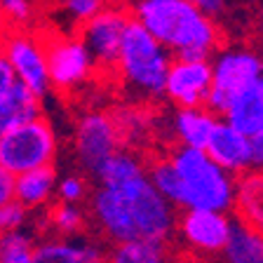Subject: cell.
I'll return each mask as SVG.
<instances>
[{
  "mask_svg": "<svg viewBox=\"0 0 263 263\" xmlns=\"http://www.w3.org/2000/svg\"><path fill=\"white\" fill-rule=\"evenodd\" d=\"M92 212L108 240L164 242L174 230V207L153 188L148 176L113 188H99L92 197Z\"/></svg>",
  "mask_w": 263,
  "mask_h": 263,
  "instance_id": "cell-1",
  "label": "cell"
},
{
  "mask_svg": "<svg viewBox=\"0 0 263 263\" xmlns=\"http://www.w3.org/2000/svg\"><path fill=\"white\" fill-rule=\"evenodd\" d=\"M153 188L172 207L226 214L235 202V179L209 160L204 151L181 146L172 158L146 172Z\"/></svg>",
  "mask_w": 263,
  "mask_h": 263,
  "instance_id": "cell-2",
  "label": "cell"
},
{
  "mask_svg": "<svg viewBox=\"0 0 263 263\" xmlns=\"http://www.w3.org/2000/svg\"><path fill=\"white\" fill-rule=\"evenodd\" d=\"M132 19L143 26L176 59L204 61L219 43L214 19L200 14L186 0H146L132 3Z\"/></svg>",
  "mask_w": 263,
  "mask_h": 263,
  "instance_id": "cell-3",
  "label": "cell"
},
{
  "mask_svg": "<svg viewBox=\"0 0 263 263\" xmlns=\"http://www.w3.org/2000/svg\"><path fill=\"white\" fill-rule=\"evenodd\" d=\"M170 64H172L170 52L146 28L139 26L132 19L120 45L118 66H115L120 71L122 80L134 92L155 97V94H162L164 89V78H167V71H170Z\"/></svg>",
  "mask_w": 263,
  "mask_h": 263,
  "instance_id": "cell-4",
  "label": "cell"
},
{
  "mask_svg": "<svg viewBox=\"0 0 263 263\" xmlns=\"http://www.w3.org/2000/svg\"><path fill=\"white\" fill-rule=\"evenodd\" d=\"M54 158L57 134L43 115L0 139V167L12 176L52 167Z\"/></svg>",
  "mask_w": 263,
  "mask_h": 263,
  "instance_id": "cell-5",
  "label": "cell"
},
{
  "mask_svg": "<svg viewBox=\"0 0 263 263\" xmlns=\"http://www.w3.org/2000/svg\"><path fill=\"white\" fill-rule=\"evenodd\" d=\"M263 76V59L245 47L221 52L212 61V89L204 101V110L216 118L228 110L230 101Z\"/></svg>",
  "mask_w": 263,
  "mask_h": 263,
  "instance_id": "cell-6",
  "label": "cell"
},
{
  "mask_svg": "<svg viewBox=\"0 0 263 263\" xmlns=\"http://www.w3.org/2000/svg\"><path fill=\"white\" fill-rule=\"evenodd\" d=\"M0 52L7 59L16 85L26 87L38 99L49 92L47 76V54L45 40L31 31H7L0 40Z\"/></svg>",
  "mask_w": 263,
  "mask_h": 263,
  "instance_id": "cell-7",
  "label": "cell"
},
{
  "mask_svg": "<svg viewBox=\"0 0 263 263\" xmlns=\"http://www.w3.org/2000/svg\"><path fill=\"white\" fill-rule=\"evenodd\" d=\"M129 22L132 16L125 7L106 5L97 16H92L89 22L82 24L80 40L87 47L94 64L104 66V68H115L118 66L120 45Z\"/></svg>",
  "mask_w": 263,
  "mask_h": 263,
  "instance_id": "cell-8",
  "label": "cell"
},
{
  "mask_svg": "<svg viewBox=\"0 0 263 263\" xmlns=\"http://www.w3.org/2000/svg\"><path fill=\"white\" fill-rule=\"evenodd\" d=\"M49 87L73 89L89 78L94 61L80 38H54L45 43Z\"/></svg>",
  "mask_w": 263,
  "mask_h": 263,
  "instance_id": "cell-9",
  "label": "cell"
},
{
  "mask_svg": "<svg viewBox=\"0 0 263 263\" xmlns=\"http://www.w3.org/2000/svg\"><path fill=\"white\" fill-rule=\"evenodd\" d=\"M209 89H212V61L172 59L162 89L170 101H174L179 108H204Z\"/></svg>",
  "mask_w": 263,
  "mask_h": 263,
  "instance_id": "cell-10",
  "label": "cell"
},
{
  "mask_svg": "<svg viewBox=\"0 0 263 263\" xmlns=\"http://www.w3.org/2000/svg\"><path fill=\"white\" fill-rule=\"evenodd\" d=\"M76 151L82 167L92 174L113 153H118V127L104 113H87L78 122Z\"/></svg>",
  "mask_w": 263,
  "mask_h": 263,
  "instance_id": "cell-11",
  "label": "cell"
},
{
  "mask_svg": "<svg viewBox=\"0 0 263 263\" xmlns=\"http://www.w3.org/2000/svg\"><path fill=\"white\" fill-rule=\"evenodd\" d=\"M233 221L221 212H207V209H188L179 221V230L186 245L195 252L214 254L223 252L230 235Z\"/></svg>",
  "mask_w": 263,
  "mask_h": 263,
  "instance_id": "cell-12",
  "label": "cell"
},
{
  "mask_svg": "<svg viewBox=\"0 0 263 263\" xmlns=\"http://www.w3.org/2000/svg\"><path fill=\"white\" fill-rule=\"evenodd\" d=\"M204 153L209 155L212 162H216L223 172L230 176L240 174V172L252 167V146L245 134L228 125L226 120H216L212 137H209Z\"/></svg>",
  "mask_w": 263,
  "mask_h": 263,
  "instance_id": "cell-13",
  "label": "cell"
},
{
  "mask_svg": "<svg viewBox=\"0 0 263 263\" xmlns=\"http://www.w3.org/2000/svg\"><path fill=\"white\" fill-rule=\"evenodd\" d=\"M223 120L247 139L263 132V76L230 101Z\"/></svg>",
  "mask_w": 263,
  "mask_h": 263,
  "instance_id": "cell-14",
  "label": "cell"
},
{
  "mask_svg": "<svg viewBox=\"0 0 263 263\" xmlns=\"http://www.w3.org/2000/svg\"><path fill=\"white\" fill-rule=\"evenodd\" d=\"M31 263H106L104 249L89 240H47L33 247Z\"/></svg>",
  "mask_w": 263,
  "mask_h": 263,
  "instance_id": "cell-15",
  "label": "cell"
},
{
  "mask_svg": "<svg viewBox=\"0 0 263 263\" xmlns=\"http://www.w3.org/2000/svg\"><path fill=\"white\" fill-rule=\"evenodd\" d=\"M40 115H43V99H38L22 85H14L5 99H0V139Z\"/></svg>",
  "mask_w": 263,
  "mask_h": 263,
  "instance_id": "cell-16",
  "label": "cell"
},
{
  "mask_svg": "<svg viewBox=\"0 0 263 263\" xmlns=\"http://www.w3.org/2000/svg\"><path fill=\"white\" fill-rule=\"evenodd\" d=\"M57 191V172L54 167H43L26 174L14 176V200L24 209H38L49 202Z\"/></svg>",
  "mask_w": 263,
  "mask_h": 263,
  "instance_id": "cell-17",
  "label": "cell"
},
{
  "mask_svg": "<svg viewBox=\"0 0 263 263\" xmlns=\"http://www.w3.org/2000/svg\"><path fill=\"white\" fill-rule=\"evenodd\" d=\"M214 127H216V118L204 108H179L174 118V132L183 148L204 151Z\"/></svg>",
  "mask_w": 263,
  "mask_h": 263,
  "instance_id": "cell-18",
  "label": "cell"
},
{
  "mask_svg": "<svg viewBox=\"0 0 263 263\" xmlns=\"http://www.w3.org/2000/svg\"><path fill=\"white\" fill-rule=\"evenodd\" d=\"M233 207H237L242 223L263 233V172L247 174L240 183H235Z\"/></svg>",
  "mask_w": 263,
  "mask_h": 263,
  "instance_id": "cell-19",
  "label": "cell"
},
{
  "mask_svg": "<svg viewBox=\"0 0 263 263\" xmlns=\"http://www.w3.org/2000/svg\"><path fill=\"white\" fill-rule=\"evenodd\" d=\"M223 252L228 263H263V233L233 221Z\"/></svg>",
  "mask_w": 263,
  "mask_h": 263,
  "instance_id": "cell-20",
  "label": "cell"
},
{
  "mask_svg": "<svg viewBox=\"0 0 263 263\" xmlns=\"http://www.w3.org/2000/svg\"><path fill=\"white\" fill-rule=\"evenodd\" d=\"M146 174L143 170V162L132 153L125 151H118L106 160L101 167L97 170V179L101 183V188H113V186H122V183H129V181L139 179V176Z\"/></svg>",
  "mask_w": 263,
  "mask_h": 263,
  "instance_id": "cell-21",
  "label": "cell"
},
{
  "mask_svg": "<svg viewBox=\"0 0 263 263\" xmlns=\"http://www.w3.org/2000/svg\"><path fill=\"white\" fill-rule=\"evenodd\" d=\"M106 263H176L164 242H125L113 249Z\"/></svg>",
  "mask_w": 263,
  "mask_h": 263,
  "instance_id": "cell-22",
  "label": "cell"
},
{
  "mask_svg": "<svg viewBox=\"0 0 263 263\" xmlns=\"http://www.w3.org/2000/svg\"><path fill=\"white\" fill-rule=\"evenodd\" d=\"M33 261V240L28 233L16 230L0 235V263H31Z\"/></svg>",
  "mask_w": 263,
  "mask_h": 263,
  "instance_id": "cell-23",
  "label": "cell"
},
{
  "mask_svg": "<svg viewBox=\"0 0 263 263\" xmlns=\"http://www.w3.org/2000/svg\"><path fill=\"white\" fill-rule=\"evenodd\" d=\"M7 31H28L35 19V0H0Z\"/></svg>",
  "mask_w": 263,
  "mask_h": 263,
  "instance_id": "cell-24",
  "label": "cell"
},
{
  "mask_svg": "<svg viewBox=\"0 0 263 263\" xmlns=\"http://www.w3.org/2000/svg\"><path fill=\"white\" fill-rule=\"evenodd\" d=\"M52 226L59 230L61 235H76L78 230L85 226V214L76 204H57L52 209Z\"/></svg>",
  "mask_w": 263,
  "mask_h": 263,
  "instance_id": "cell-25",
  "label": "cell"
},
{
  "mask_svg": "<svg viewBox=\"0 0 263 263\" xmlns=\"http://www.w3.org/2000/svg\"><path fill=\"white\" fill-rule=\"evenodd\" d=\"M106 7V0H64V10L73 22L85 24Z\"/></svg>",
  "mask_w": 263,
  "mask_h": 263,
  "instance_id": "cell-26",
  "label": "cell"
},
{
  "mask_svg": "<svg viewBox=\"0 0 263 263\" xmlns=\"http://www.w3.org/2000/svg\"><path fill=\"white\" fill-rule=\"evenodd\" d=\"M26 214L28 212L16 202V200L3 204V207H0V235H7V233H16V230H22L24 223H26Z\"/></svg>",
  "mask_w": 263,
  "mask_h": 263,
  "instance_id": "cell-27",
  "label": "cell"
},
{
  "mask_svg": "<svg viewBox=\"0 0 263 263\" xmlns=\"http://www.w3.org/2000/svg\"><path fill=\"white\" fill-rule=\"evenodd\" d=\"M57 193H59L61 202L76 204L85 195V181L80 176H66V179H61V183H57Z\"/></svg>",
  "mask_w": 263,
  "mask_h": 263,
  "instance_id": "cell-28",
  "label": "cell"
},
{
  "mask_svg": "<svg viewBox=\"0 0 263 263\" xmlns=\"http://www.w3.org/2000/svg\"><path fill=\"white\" fill-rule=\"evenodd\" d=\"M186 3H191L200 14L209 16V19L223 14V10H226V0H186Z\"/></svg>",
  "mask_w": 263,
  "mask_h": 263,
  "instance_id": "cell-29",
  "label": "cell"
},
{
  "mask_svg": "<svg viewBox=\"0 0 263 263\" xmlns=\"http://www.w3.org/2000/svg\"><path fill=\"white\" fill-rule=\"evenodd\" d=\"M14 85H16L14 73H12L7 59L3 57V52H0V99H5L7 94L12 92V87H14Z\"/></svg>",
  "mask_w": 263,
  "mask_h": 263,
  "instance_id": "cell-30",
  "label": "cell"
},
{
  "mask_svg": "<svg viewBox=\"0 0 263 263\" xmlns=\"http://www.w3.org/2000/svg\"><path fill=\"white\" fill-rule=\"evenodd\" d=\"M14 200V176L0 167V207Z\"/></svg>",
  "mask_w": 263,
  "mask_h": 263,
  "instance_id": "cell-31",
  "label": "cell"
},
{
  "mask_svg": "<svg viewBox=\"0 0 263 263\" xmlns=\"http://www.w3.org/2000/svg\"><path fill=\"white\" fill-rule=\"evenodd\" d=\"M249 146H252V167H263V132L249 137Z\"/></svg>",
  "mask_w": 263,
  "mask_h": 263,
  "instance_id": "cell-32",
  "label": "cell"
},
{
  "mask_svg": "<svg viewBox=\"0 0 263 263\" xmlns=\"http://www.w3.org/2000/svg\"><path fill=\"white\" fill-rule=\"evenodd\" d=\"M5 33H7V24H5V19H3V10H0V40L5 38Z\"/></svg>",
  "mask_w": 263,
  "mask_h": 263,
  "instance_id": "cell-33",
  "label": "cell"
},
{
  "mask_svg": "<svg viewBox=\"0 0 263 263\" xmlns=\"http://www.w3.org/2000/svg\"><path fill=\"white\" fill-rule=\"evenodd\" d=\"M261 35H263V12H261Z\"/></svg>",
  "mask_w": 263,
  "mask_h": 263,
  "instance_id": "cell-34",
  "label": "cell"
},
{
  "mask_svg": "<svg viewBox=\"0 0 263 263\" xmlns=\"http://www.w3.org/2000/svg\"><path fill=\"white\" fill-rule=\"evenodd\" d=\"M132 3H146V0H132Z\"/></svg>",
  "mask_w": 263,
  "mask_h": 263,
  "instance_id": "cell-35",
  "label": "cell"
}]
</instances>
